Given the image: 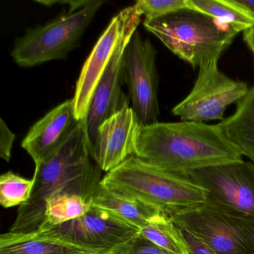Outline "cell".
I'll return each instance as SVG.
<instances>
[{"label":"cell","mask_w":254,"mask_h":254,"mask_svg":"<svg viewBox=\"0 0 254 254\" xmlns=\"http://www.w3.org/2000/svg\"><path fill=\"white\" fill-rule=\"evenodd\" d=\"M135 156L154 167L176 173L243 160L218 125L191 121L142 126Z\"/></svg>","instance_id":"1"},{"label":"cell","mask_w":254,"mask_h":254,"mask_svg":"<svg viewBox=\"0 0 254 254\" xmlns=\"http://www.w3.org/2000/svg\"><path fill=\"white\" fill-rule=\"evenodd\" d=\"M100 168L90 156L85 123L81 122L64 142L38 169L30 198L19 206L9 231H36L44 221L45 203L64 190H76L93 197L102 178Z\"/></svg>","instance_id":"2"},{"label":"cell","mask_w":254,"mask_h":254,"mask_svg":"<svg viewBox=\"0 0 254 254\" xmlns=\"http://www.w3.org/2000/svg\"><path fill=\"white\" fill-rule=\"evenodd\" d=\"M101 186L139 199L168 215L206 201L204 190L184 174L162 170L136 156L107 172Z\"/></svg>","instance_id":"3"},{"label":"cell","mask_w":254,"mask_h":254,"mask_svg":"<svg viewBox=\"0 0 254 254\" xmlns=\"http://www.w3.org/2000/svg\"><path fill=\"white\" fill-rule=\"evenodd\" d=\"M143 26L193 68L199 67L204 61L220 59L237 36L221 29L211 17L189 8L144 21Z\"/></svg>","instance_id":"4"},{"label":"cell","mask_w":254,"mask_h":254,"mask_svg":"<svg viewBox=\"0 0 254 254\" xmlns=\"http://www.w3.org/2000/svg\"><path fill=\"white\" fill-rule=\"evenodd\" d=\"M104 3L102 0H93L82 9L63 13L44 26L28 29L14 42L11 53L13 60L21 67H32L67 59L79 45L81 37Z\"/></svg>","instance_id":"5"},{"label":"cell","mask_w":254,"mask_h":254,"mask_svg":"<svg viewBox=\"0 0 254 254\" xmlns=\"http://www.w3.org/2000/svg\"><path fill=\"white\" fill-rule=\"evenodd\" d=\"M217 254H254V218L203 203L169 215Z\"/></svg>","instance_id":"6"},{"label":"cell","mask_w":254,"mask_h":254,"mask_svg":"<svg viewBox=\"0 0 254 254\" xmlns=\"http://www.w3.org/2000/svg\"><path fill=\"white\" fill-rule=\"evenodd\" d=\"M218 60L213 58L200 64L191 91L174 107L172 114L181 121H223L227 108L241 102L249 91L246 83L231 79L220 70Z\"/></svg>","instance_id":"7"},{"label":"cell","mask_w":254,"mask_h":254,"mask_svg":"<svg viewBox=\"0 0 254 254\" xmlns=\"http://www.w3.org/2000/svg\"><path fill=\"white\" fill-rule=\"evenodd\" d=\"M184 175L206 192V204L254 218V164L244 160L190 169Z\"/></svg>","instance_id":"8"},{"label":"cell","mask_w":254,"mask_h":254,"mask_svg":"<svg viewBox=\"0 0 254 254\" xmlns=\"http://www.w3.org/2000/svg\"><path fill=\"white\" fill-rule=\"evenodd\" d=\"M156 57L157 51L151 41L142 38L136 30L125 49L123 66L131 108L142 126L158 123L159 78Z\"/></svg>","instance_id":"9"},{"label":"cell","mask_w":254,"mask_h":254,"mask_svg":"<svg viewBox=\"0 0 254 254\" xmlns=\"http://www.w3.org/2000/svg\"><path fill=\"white\" fill-rule=\"evenodd\" d=\"M100 254L136 236L139 229L108 211L92 204L82 216L43 230H36Z\"/></svg>","instance_id":"10"},{"label":"cell","mask_w":254,"mask_h":254,"mask_svg":"<svg viewBox=\"0 0 254 254\" xmlns=\"http://www.w3.org/2000/svg\"><path fill=\"white\" fill-rule=\"evenodd\" d=\"M141 17L134 5L122 10L113 17L96 43L81 69L72 99L75 117L78 121L85 123L93 93L117 45L126 34L136 31Z\"/></svg>","instance_id":"11"},{"label":"cell","mask_w":254,"mask_h":254,"mask_svg":"<svg viewBox=\"0 0 254 254\" xmlns=\"http://www.w3.org/2000/svg\"><path fill=\"white\" fill-rule=\"evenodd\" d=\"M141 126L131 107L105 120L98 129L90 156L102 172H108L136 154Z\"/></svg>","instance_id":"12"},{"label":"cell","mask_w":254,"mask_h":254,"mask_svg":"<svg viewBox=\"0 0 254 254\" xmlns=\"http://www.w3.org/2000/svg\"><path fill=\"white\" fill-rule=\"evenodd\" d=\"M135 32H128L122 38L93 93L85 121L90 151L94 145L99 126L114 114L130 106V98L123 90L125 84L123 62L125 49Z\"/></svg>","instance_id":"13"},{"label":"cell","mask_w":254,"mask_h":254,"mask_svg":"<svg viewBox=\"0 0 254 254\" xmlns=\"http://www.w3.org/2000/svg\"><path fill=\"white\" fill-rule=\"evenodd\" d=\"M80 123L71 99L58 105L31 127L21 145L33 160L35 169L66 141Z\"/></svg>","instance_id":"14"},{"label":"cell","mask_w":254,"mask_h":254,"mask_svg":"<svg viewBox=\"0 0 254 254\" xmlns=\"http://www.w3.org/2000/svg\"><path fill=\"white\" fill-rule=\"evenodd\" d=\"M0 254H100L38 231L0 236Z\"/></svg>","instance_id":"15"},{"label":"cell","mask_w":254,"mask_h":254,"mask_svg":"<svg viewBox=\"0 0 254 254\" xmlns=\"http://www.w3.org/2000/svg\"><path fill=\"white\" fill-rule=\"evenodd\" d=\"M218 125L225 137L254 164V84L233 114Z\"/></svg>","instance_id":"16"},{"label":"cell","mask_w":254,"mask_h":254,"mask_svg":"<svg viewBox=\"0 0 254 254\" xmlns=\"http://www.w3.org/2000/svg\"><path fill=\"white\" fill-rule=\"evenodd\" d=\"M187 8L211 17L221 29L238 34L254 27V17L236 0H186Z\"/></svg>","instance_id":"17"},{"label":"cell","mask_w":254,"mask_h":254,"mask_svg":"<svg viewBox=\"0 0 254 254\" xmlns=\"http://www.w3.org/2000/svg\"><path fill=\"white\" fill-rule=\"evenodd\" d=\"M92 204L108 211L139 230L151 217L160 212L139 199L110 191L101 184L93 195Z\"/></svg>","instance_id":"18"},{"label":"cell","mask_w":254,"mask_h":254,"mask_svg":"<svg viewBox=\"0 0 254 254\" xmlns=\"http://www.w3.org/2000/svg\"><path fill=\"white\" fill-rule=\"evenodd\" d=\"M92 199L91 196L76 190H64L54 194L46 202L44 221L38 230L82 216L91 209Z\"/></svg>","instance_id":"19"},{"label":"cell","mask_w":254,"mask_h":254,"mask_svg":"<svg viewBox=\"0 0 254 254\" xmlns=\"http://www.w3.org/2000/svg\"><path fill=\"white\" fill-rule=\"evenodd\" d=\"M166 254H190L179 227L164 212H157L139 230Z\"/></svg>","instance_id":"20"},{"label":"cell","mask_w":254,"mask_h":254,"mask_svg":"<svg viewBox=\"0 0 254 254\" xmlns=\"http://www.w3.org/2000/svg\"><path fill=\"white\" fill-rule=\"evenodd\" d=\"M35 180L26 179L9 171L0 177V203L5 209L20 206L32 195Z\"/></svg>","instance_id":"21"},{"label":"cell","mask_w":254,"mask_h":254,"mask_svg":"<svg viewBox=\"0 0 254 254\" xmlns=\"http://www.w3.org/2000/svg\"><path fill=\"white\" fill-rule=\"evenodd\" d=\"M137 12L151 21L187 8L186 0H139L134 5Z\"/></svg>","instance_id":"22"},{"label":"cell","mask_w":254,"mask_h":254,"mask_svg":"<svg viewBox=\"0 0 254 254\" xmlns=\"http://www.w3.org/2000/svg\"><path fill=\"white\" fill-rule=\"evenodd\" d=\"M105 254H166L142 236L140 231L127 242L115 247Z\"/></svg>","instance_id":"23"},{"label":"cell","mask_w":254,"mask_h":254,"mask_svg":"<svg viewBox=\"0 0 254 254\" xmlns=\"http://www.w3.org/2000/svg\"><path fill=\"white\" fill-rule=\"evenodd\" d=\"M0 122V157L5 161L9 162L16 136L2 119Z\"/></svg>","instance_id":"24"},{"label":"cell","mask_w":254,"mask_h":254,"mask_svg":"<svg viewBox=\"0 0 254 254\" xmlns=\"http://www.w3.org/2000/svg\"><path fill=\"white\" fill-rule=\"evenodd\" d=\"M180 230L190 254H217L209 245L188 230L182 228H180Z\"/></svg>","instance_id":"25"},{"label":"cell","mask_w":254,"mask_h":254,"mask_svg":"<svg viewBox=\"0 0 254 254\" xmlns=\"http://www.w3.org/2000/svg\"><path fill=\"white\" fill-rule=\"evenodd\" d=\"M243 38L254 59V27L243 32Z\"/></svg>","instance_id":"26"},{"label":"cell","mask_w":254,"mask_h":254,"mask_svg":"<svg viewBox=\"0 0 254 254\" xmlns=\"http://www.w3.org/2000/svg\"><path fill=\"white\" fill-rule=\"evenodd\" d=\"M236 1L248 9L254 17V0H236Z\"/></svg>","instance_id":"27"}]
</instances>
